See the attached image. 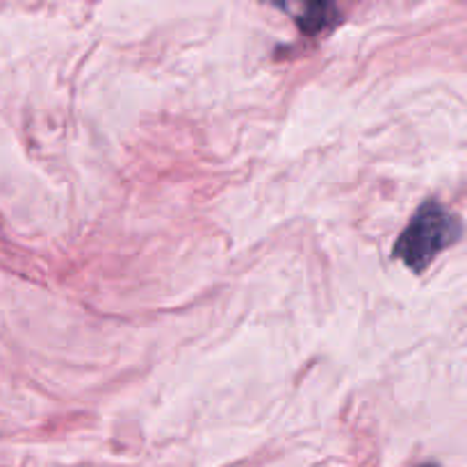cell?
<instances>
[{
	"mask_svg": "<svg viewBox=\"0 0 467 467\" xmlns=\"http://www.w3.org/2000/svg\"><path fill=\"white\" fill-rule=\"evenodd\" d=\"M427 467H431V465H427Z\"/></svg>",
	"mask_w": 467,
	"mask_h": 467,
	"instance_id": "3",
	"label": "cell"
},
{
	"mask_svg": "<svg viewBox=\"0 0 467 467\" xmlns=\"http://www.w3.org/2000/svg\"><path fill=\"white\" fill-rule=\"evenodd\" d=\"M296 23L304 32H322L337 23V7L333 3H306L296 14Z\"/></svg>",
	"mask_w": 467,
	"mask_h": 467,
	"instance_id": "2",
	"label": "cell"
},
{
	"mask_svg": "<svg viewBox=\"0 0 467 467\" xmlns=\"http://www.w3.org/2000/svg\"><path fill=\"white\" fill-rule=\"evenodd\" d=\"M461 235H463L461 219L441 201L427 199L410 217L409 226L401 231L400 240L392 246V255L420 274L442 249L456 244Z\"/></svg>",
	"mask_w": 467,
	"mask_h": 467,
	"instance_id": "1",
	"label": "cell"
}]
</instances>
